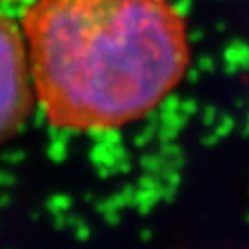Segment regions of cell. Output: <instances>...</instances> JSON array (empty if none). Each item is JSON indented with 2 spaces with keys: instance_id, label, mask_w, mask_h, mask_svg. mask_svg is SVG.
Instances as JSON below:
<instances>
[{
  "instance_id": "cell-1",
  "label": "cell",
  "mask_w": 249,
  "mask_h": 249,
  "mask_svg": "<svg viewBox=\"0 0 249 249\" xmlns=\"http://www.w3.org/2000/svg\"><path fill=\"white\" fill-rule=\"evenodd\" d=\"M22 28L34 89L59 129L133 124L190 67L187 20L172 0H36Z\"/></svg>"
},
{
  "instance_id": "cell-2",
  "label": "cell",
  "mask_w": 249,
  "mask_h": 249,
  "mask_svg": "<svg viewBox=\"0 0 249 249\" xmlns=\"http://www.w3.org/2000/svg\"><path fill=\"white\" fill-rule=\"evenodd\" d=\"M32 85L26 41L0 15V142L15 133L30 115Z\"/></svg>"
}]
</instances>
